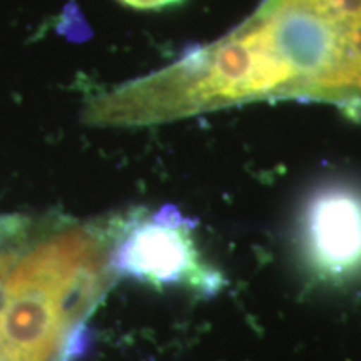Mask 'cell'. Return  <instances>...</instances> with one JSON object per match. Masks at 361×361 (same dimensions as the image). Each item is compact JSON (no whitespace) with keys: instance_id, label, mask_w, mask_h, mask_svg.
Wrapping results in <instances>:
<instances>
[{"instance_id":"1","label":"cell","mask_w":361,"mask_h":361,"mask_svg":"<svg viewBox=\"0 0 361 361\" xmlns=\"http://www.w3.org/2000/svg\"><path fill=\"white\" fill-rule=\"evenodd\" d=\"M266 101L324 104L361 123V0H263L214 42L97 96L84 121L139 128Z\"/></svg>"},{"instance_id":"2","label":"cell","mask_w":361,"mask_h":361,"mask_svg":"<svg viewBox=\"0 0 361 361\" xmlns=\"http://www.w3.org/2000/svg\"><path fill=\"white\" fill-rule=\"evenodd\" d=\"M112 236L114 218L66 226L17 259L0 310V361H62L114 276Z\"/></svg>"},{"instance_id":"3","label":"cell","mask_w":361,"mask_h":361,"mask_svg":"<svg viewBox=\"0 0 361 361\" xmlns=\"http://www.w3.org/2000/svg\"><path fill=\"white\" fill-rule=\"evenodd\" d=\"M196 228L173 206L146 213L116 216L109 266L114 276L151 284L183 288L201 296L223 290L226 279L209 264L197 246Z\"/></svg>"},{"instance_id":"4","label":"cell","mask_w":361,"mask_h":361,"mask_svg":"<svg viewBox=\"0 0 361 361\" xmlns=\"http://www.w3.org/2000/svg\"><path fill=\"white\" fill-rule=\"evenodd\" d=\"M300 251L311 274L326 283L361 274V194L346 186L318 189L300 219Z\"/></svg>"},{"instance_id":"5","label":"cell","mask_w":361,"mask_h":361,"mask_svg":"<svg viewBox=\"0 0 361 361\" xmlns=\"http://www.w3.org/2000/svg\"><path fill=\"white\" fill-rule=\"evenodd\" d=\"M126 7L135 8V11H162L183 2V0H119Z\"/></svg>"},{"instance_id":"6","label":"cell","mask_w":361,"mask_h":361,"mask_svg":"<svg viewBox=\"0 0 361 361\" xmlns=\"http://www.w3.org/2000/svg\"><path fill=\"white\" fill-rule=\"evenodd\" d=\"M24 229V219L20 218H0V245L8 238L16 236Z\"/></svg>"}]
</instances>
